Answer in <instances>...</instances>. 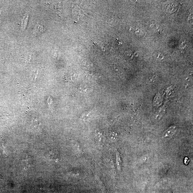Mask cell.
Returning a JSON list of instances; mask_svg holds the SVG:
<instances>
[{
  "label": "cell",
  "mask_w": 193,
  "mask_h": 193,
  "mask_svg": "<svg viewBox=\"0 0 193 193\" xmlns=\"http://www.w3.org/2000/svg\"><path fill=\"white\" fill-rule=\"evenodd\" d=\"M22 162H23L24 165L27 167H30L33 165V163L32 157L28 154L24 155L22 160Z\"/></svg>",
  "instance_id": "cell-1"
},
{
  "label": "cell",
  "mask_w": 193,
  "mask_h": 193,
  "mask_svg": "<svg viewBox=\"0 0 193 193\" xmlns=\"http://www.w3.org/2000/svg\"><path fill=\"white\" fill-rule=\"evenodd\" d=\"M116 161L118 169L120 170V166H121V161L120 160V157L119 153L117 152L116 154Z\"/></svg>",
  "instance_id": "cell-2"
},
{
  "label": "cell",
  "mask_w": 193,
  "mask_h": 193,
  "mask_svg": "<svg viewBox=\"0 0 193 193\" xmlns=\"http://www.w3.org/2000/svg\"><path fill=\"white\" fill-rule=\"evenodd\" d=\"M175 131V128H170L167 131L165 135L166 136H170V133L171 132L172 134L174 133Z\"/></svg>",
  "instance_id": "cell-3"
}]
</instances>
